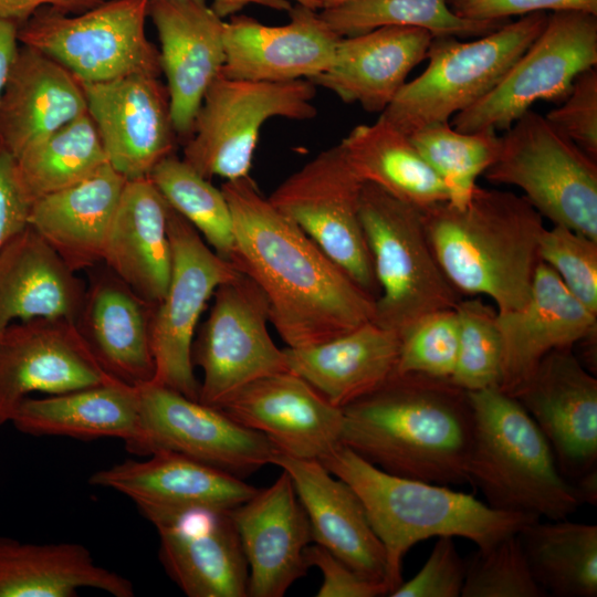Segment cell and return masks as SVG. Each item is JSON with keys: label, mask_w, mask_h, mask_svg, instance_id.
Instances as JSON below:
<instances>
[{"label": "cell", "mask_w": 597, "mask_h": 597, "mask_svg": "<svg viewBox=\"0 0 597 597\" xmlns=\"http://www.w3.org/2000/svg\"><path fill=\"white\" fill-rule=\"evenodd\" d=\"M320 14L341 38L391 25L420 28L433 38L482 36L505 23L461 18L448 0H353Z\"/></svg>", "instance_id": "cell-39"}, {"label": "cell", "mask_w": 597, "mask_h": 597, "mask_svg": "<svg viewBox=\"0 0 597 597\" xmlns=\"http://www.w3.org/2000/svg\"><path fill=\"white\" fill-rule=\"evenodd\" d=\"M400 337L373 321L316 345L283 348L287 370L343 409L396 371Z\"/></svg>", "instance_id": "cell-32"}, {"label": "cell", "mask_w": 597, "mask_h": 597, "mask_svg": "<svg viewBox=\"0 0 597 597\" xmlns=\"http://www.w3.org/2000/svg\"><path fill=\"white\" fill-rule=\"evenodd\" d=\"M500 138L483 176L520 188L542 217L597 241V160L531 109Z\"/></svg>", "instance_id": "cell-8"}, {"label": "cell", "mask_w": 597, "mask_h": 597, "mask_svg": "<svg viewBox=\"0 0 597 597\" xmlns=\"http://www.w3.org/2000/svg\"><path fill=\"white\" fill-rule=\"evenodd\" d=\"M502 339L500 390L513 396L552 350L596 336L597 315L583 305L556 272L540 261L527 303L498 313Z\"/></svg>", "instance_id": "cell-24"}, {"label": "cell", "mask_w": 597, "mask_h": 597, "mask_svg": "<svg viewBox=\"0 0 597 597\" xmlns=\"http://www.w3.org/2000/svg\"><path fill=\"white\" fill-rule=\"evenodd\" d=\"M148 178L168 205L197 229L207 244L230 262L234 249L233 223L222 190L174 154L163 158Z\"/></svg>", "instance_id": "cell-40"}, {"label": "cell", "mask_w": 597, "mask_h": 597, "mask_svg": "<svg viewBox=\"0 0 597 597\" xmlns=\"http://www.w3.org/2000/svg\"><path fill=\"white\" fill-rule=\"evenodd\" d=\"M30 206L13 156L0 148V251L29 226Z\"/></svg>", "instance_id": "cell-50"}, {"label": "cell", "mask_w": 597, "mask_h": 597, "mask_svg": "<svg viewBox=\"0 0 597 597\" xmlns=\"http://www.w3.org/2000/svg\"><path fill=\"white\" fill-rule=\"evenodd\" d=\"M231 509L188 506L140 514L159 536V558L189 597H247L248 564Z\"/></svg>", "instance_id": "cell-17"}, {"label": "cell", "mask_w": 597, "mask_h": 597, "mask_svg": "<svg viewBox=\"0 0 597 597\" xmlns=\"http://www.w3.org/2000/svg\"><path fill=\"white\" fill-rule=\"evenodd\" d=\"M409 138L446 185L448 201L457 207L469 202L478 177L495 160L501 144L495 130L464 133L449 122L425 126Z\"/></svg>", "instance_id": "cell-41"}, {"label": "cell", "mask_w": 597, "mask_h": 597, "mask_svg": "<svg viewBox=\"0 0 597 597\" xmlns=\"http://www.w3.org/2000/svg\"><path fill=\"white\" fill-rule=\"evenodd\" d=\"M112 380L74 322L34 318L0 331V426L11 422L33 392L61 394Z\"/></svg>", "instance_id": "cell-16"}, {"label": "cell", "mask_w": 597, "mask_h": 597, "mask_svg": "<svg viewBox=\"0 0 597 597\" xmlns=\"http://www.w3.org/2000/svg\"><path fill=\"white\" fill-rule=\"evenodd\" d=\"M512 397L536 422L567 480L597 468V379L573 347L548 353Z\"/></svg>", "instance_id": "cell-19"}, {"label": "cell", "mask_w": 597, "mask_h": 597, "mask_svg": "<svg viewBox=\"0 0 597 597\" xmlns=\"http://www.w3.org/2000/svg\"><path fill=\"white\" fill-rule=\"evenodd\" d=\"M296 3L317 9L314 0H294ZM249 4H259L274 10L289 11L292 6L289 0H212V9L221 17L234 14ZM318 10V9H317Z\"/></svg>", "instance_id": "cell-53"}, {"label": "cell", "mask_w": 597, "mask_h": 597, "mask_svg": "<svg viewBox=\"0 0 597 597\" xmlns=\"http://www.w3.org/2000/svg\"><path fill=\"white\" fill-rule=\"evenodd\" d=\"M86 284L30 226L0 251V331L14 322H75Z\"/></svg>", "instance_id": "cell-33"}, {"label": "cell", "mask_w": 597, "mask_h": 597, "mask_svg": "<svg viewBox=\"0 0 597 597\" xmlns=\"http://www.w3.org/2000/svg\"><path fill=\"white\" fill-rule=\"evenodd\" d=\"M139 399L137 387L121 380L25 398L11 423L22 433L70 437L80 440L122 439L129 444L137 434Z\"/></svg>", "instance_id": "cell-34"}, {"label": "cell", "mask_w": 597, "mask_h": 597, "mask_svg": "<svg viewBox=\"0 0 597 597\" xmlns=\"http://www.w3.org/2000/svg\"><path fill=\"white\" fill-rule=\"evenodd\" d=\"M315 96L310 80L260 82L220 74L203 96L182 159L207 179L249 176L264 123L312 119Z\"/></svg>", "instance_id": "cell-9"}, {"label": "cell", "mask_w": 597, "mask_h": 597, "mask_svg": "<svg viewBox=\"0 0 597 597\" xmlns=\"http://www.w3.org/2000/svg\"><path fill=\"white\" fill-rule=\"evenodd\" d=\"M421 211L437 261L461 295H486L498 313L527 303L545 227L524 196L476 186L463 207L443 201Z\"/></svg>", "instance_id": "cell-3"}, {"label": "cell", "mask_w": 597, "mask_h": 597, "mask_svg": "<svg viewBox=\"0 0 597 597\" xmlns=\"http://www.w3.org/2000/svg\"><path fill=\"white\" fill-rule=\"evenodd\" d=\"M154 306L105 264L88 270V283L74 324L103 369L130 386L150 383L155 377Z\"/></svg>", "instance_id": "cell-25"}, {"label": "cell", "mask_w": 597, "mask_h": 597, "mask_svg": "<svg viewBox=\"0 0 597 597\" xmlns=\"http://www.w3.org/2000/svg\"><path fill=\"white\" fill-rule=\"evenodd\" d=\"M148 4L109 0L75 14L42 8L19 24V42L49 55L82 83L160 75L159 51L146 34Z\"/></svg>", "instance_id": "cell-10"}, {"label": "cell", "mask_w": 597, "mask_h": 597, "mask_svg": "<svg viewBox=\"0 0 597 597\" xmlns=\"http://www.w3.org/2000/svg\"><path fill=\"white\" fill-rule=\"evenodd\" d=\"M459 348V323L454 308L432 312L416 322L401 337L396 373L450 379Z\"/></svg>", "instance_id": "cell-44"}, {"label": "cell", "mask_w": 597, "mask_h": 597, "mask_svg": "<svg viewBox=\"0 0 597 597\" xmlns=\"http://www.w3.org/2000/svg\"><path fill=\"white\" fill-rule=\"evenodd\" d=\"M517 535L532 574L547 596H597L595 524L538 520Z\"/></svg>", "instance_id": "cell-37"}, {"label": "cell", "mask_w": 597, "mask_h": 597, "mask_svg": "<svg viewBox=\"0 0 597 597\" xmlns=\"http://www.w3.org/2000/svg\"><path fill=\"white\" fill-rule=\"evenodd\" d=\"M290 21L266 25L247 15L224 24V64L230 78L289 82L312 80L332 64L341 39L317 9L296 3Z\"/></svg>", "instance_id": "cell-23"}, {"label": "cell", "mask_w": 597, "mask_h": 597, "mask_svg": "<svg viewBox=\"0 0 597 597\" xmlns=\"http://www.w3.org/2000/svg\"><path fill=\"white\" fill-rule=\"evenodd\" d=\"M320 462L363 502L385 549L388 596L402 583V561L415 544L431 537L458 536L486 548L540 520L495 510L448 485L390 474L343 444Z\"/></svg>", "instance_id": "cell-4"}, {"label": "cell", "mask_w": 597, "mask_h": 597, "mask_svg": "<svg viewBox=\"0 0 597 597\" xmlns=\"http://www.w3.org/2000/svg\"><path fill=\"white\" fill-rule=\"evenodd\" d=\"M19 24L0 17V101L20 46Z\"/></svg>", "instance_id": "cell-52"}, {"label": "cell", "mask_w": 597, "mask_h": 597, "mask_svg": "<svg viewBox=\"0 0 597 597\" xmlns=\"http://www.w3.org/2000/svg\"><path fill=\"white\" fill-rule=\"evenodd\" d=\"M339 145L364 182L419 209L449 200L446 185L409 136L381 115L373 124L355 126Z\"/></svg>", "instance_id": "cell-36"}, {"label": "cell", "mask_w": 597, "mask_h": 597, "mask_svg": "<svg viewBox=\"0 0 597 597\" xmlns=\"http://www.w3.org/2000/svg\"><path fill=\"white\" fill-rule=\"evenodd\" d=\"M137 390L139 420L135 439L126 446L130 453L147 457L170 450L241 479L272 464L279 453L264 434L241 426L218 407L154 381Z\"/></svg>", "instance_id": "cell-15"}, {"label": "cell", "mask_w": 597, "mask_h": 597, "mask_svg": "<svg viewBox=\"0 0 597 597\" xmlns=\"http://www.w3.org/2000/svg\"><path fill=\"white\" fill-rule=\"evenodd\" d=\"M217 407L281 454L321 461L342 446L343 410L289 370L244 385Z\"/></svg>", "instance_id": "cell-20"}, {"label": "cell", "mask_w": 597, "mask_h": 597, "mask_svg": "<svg viewBox=\"0 0 597 597\" xmlns=\"http://www.w3.org/2000/svg\"><path fill=\"white\" fill-rule=\"evenodd\" d=\"M538 255L568 291L597 315V241L554 224L552 229H544Z\"/></svg>", "instance_id": "cell-45"}, {"label": "cell", "mask_w": 597, "mask_h": 597, "mask_svg": "<svg viewBox=\"0 0 597 597\" xmlns=\"http://www.w3.org/2000/svg\"><path fill=\"white\" fill-rule=\"evenodd\" d=\"M575 481L574 485L582 503L595 505L597 503V468L585 472Z\"/></svg>", "instance_id": "cell-54"}, {"label": "cell", "mask_w": 597, "mask_h": 597, "mask_svg": "<svg viewBox=\"0 0 597 597\" xmlns=\"http://www.w3.org/2000/svg\"><path fill=\"white\" fill-rule=\"evenodd\" d=\"M85 113L82 83L49 55L20 44L0 101V148L15 158Z\"/></svg>", "instance_id": "cell-29"}, {"label": "cell", "mask_w": 597, "mask_h": 597, "mask_svg": "<svg viewBox=\"0 0 597 597\" xmlns=\"http://www.w3.org/2000/svg\"><path fill=\"white\" fill-rule=\"evenodd\" d=\"M104 0H0V17L21 24L42 8L75 14L90 10Z\"/></svg>", "instance_id": "cell-51"}, {"label": "cell", "mask_w": 597, "mask_h": 597, "mask_svg": "<svg viewBox=\"0 0 597 597\" xmlns=\"http://www.w3.org/2000/svg\"><path fill=\"white\" fill-rule=\"evenodd\" d=\"M548 14L522 15L473 41L432 38L426 70L406 82L380 115L407 136L430 124L449 122L501 81L543 31Z\"/></svg>", "instance_id": "cell-7"}, {"label": "cell", "mask_w": 597, "mask_h": 597, "mask_svg": "<svg viewBox=\"0 0 597 597\" xmlns=\"http://www.w3.org/2000/svg\"><path fill=\"white\" fill-rule=\"evenodd\" d=\"M342 410V444L367 462L401 478L469 483L474 413L450 379L395 371Z\"/></svg>", "instance_id": "cell-2"}, {"label": "cell", "mask_w": 597, "mask_h": 597, "mask_svg": "<svg viewBox=\"0 0 597 597\" xmlns=\"http://www.w3.org/2000/svg\"><path fill=\"white\" fill-rule=\"evenodd\" d=\"M432 38L420 28L395 25L341 38L331 66L310 81L344 103L383 113L426 59Z\"/></svg>", "instance_id": "cell-28"}, {"label": "cell", "mask_w": 597, "mask_h": 597, "mask_svg": "<svg viewBox=\"0 0 597 597\" xmlns=\"http://www.w3.org/2000/svg\"><path fill=\"white\" fill-rule=\"evenodd\" d=\"M230 513L248 564V596H284L306 575L305 549L312 541L291 476L282 470L273 484L259 489Z\"/></svg>", "instance_id": "cell-22"}, {"label": "cell", "mask_w": 597, "mask_h": 597, "mask_svg": "<svg viewBox=\"0 0 597 597\" xmlns=\"http://www.w3.org/2000/svg\"><path fill=\"white\" fill-rule=\"evenodd\" d=\"M234 234L230 263L263 292L287 347L324 343L373 321L366 293L245 176L220 188Z\"/></svg>", "instance_id": "cell-1"}, {"label": "cell", "mask_w": 597, "mask_h": 597, "mask_svg": "<svg viewBox=\"0 0 597 597\" xmlns=\"http://www.w3.org/2000/svg\"><path fill=\"white\" fill-rule=\"evenodd\" d=\"M459 17L481 21H506L512 15L541 11H584L597 14V0H448Z\"/></svg>", "instance_id": "cell-49"}, {"label": "cell", "mask_w": 597, "mask_h": 597, "mask_svg": "<svg viewBox=\"0 0 597 597\" xmlns=\"http://www.w3.org/2000/svg\"><path fill=\"white\" fill-rule=\"evenodd\" d=\"M305 557L308 567L316 566L323 577L317 597H378L388 595L387 586L355 572L324 547L307 546Z\"/></svg>", "instance_id": "cell-48"}, {"label": "cell", "mask_w": 597, "mask_h": 597, "mask_svg": "<svg viewBox=\"0 0 597 597\" xmlns=\"http://www.w3.org/2000/svg\"><path fill=\"white\" fill-rule=\"evenodd\" d=\"M474 413L469 483L495 510L563 520L583 504L528 412L499 388L468 391Z\"/></svg>", "instance_id": "cell-5"}, {"label": "cell", "mask_w": 597, "mask_h": 597, "mask_svg": "<svg viewBox=\"0 0 597 597\" xmlns=\"http://www.w3.org/2000/svg\"><path fill=\"white\" fill-rule=\"evenodd\" d=\"M467 570L451 536H440L421 569L402 582L390 597H459Z\"/></svg>", "instance_id": "cell-47"}, {"label": "cell", "mask_w": 597, "mask_h": 597, "mask_svg": "<svg viewBox=\"0 0 597 597\" xmlns=\"http://www.w3.org/2000/svg\"><path fill=\"white\" fill-rule=\"evenodd\" d=\"M454 310L459 348L451 381L465 391L500 388L502 339L496 310L480 298H461Z\"/></svg>", "instance_id": "cell-42"}, {"label": "cell", "mask_w": 597, "mask_h": 597, "mask_svg": "<svg viewBox=\"0 0 597 597\" xmlns=\"http://www.w3.org/2000/svg\"><path fill=\"white\" fill-rule=\"evenodd\" d=\"M177 138L190 137L203 96L224 64L226 21L206 0H149Z\"/></svg>", "instance_id": "cell-21"}, {"label": "cell", "mask_w": 597, "mask_h": 597, "mask_svg": "<svg viewBox=\"0 0 597 597\" xmlns=\"http://www.w3.org/2000/svg\"><path fill=\"white\" fill-rule=\"evenodd\" d=\"M363 185L337 144L290 175L268 198L376 300L380 291L359 216Z\"/></svg>", "instance_id": "cell-12"}, {"label": "cell", "mask_w": 597, "mask_h": 597, "mask_svg": "<svg viewBox=\"0 0 597 597\" xmlns=\"http://www.w3.org/2000/svg\"><path fill=\"white\" fill-rule=\"evenodd\" d=\"M147 460H125L94 472L88 483L130 499L138 511L188 506L233 509L258 488L179 452L158 450Z\"/></svg>", "instance_id": "cell-27"}, {"label": "cell", "mask_w": 597, "mask_h": 597, "mask_svg": "<svg viewBox=\"0 0 597 597\" xmlns=\"http://www.w3.org/2000/svg\"><path fill=\"white\" fill-rule=\"evenodd\" d=\"M206 321L196 332L191 362L203 373L198 400L219 406L244 385L287 370L284 350L272 341L268 301L245 274L217 287Z\"/></svg>", "instance_id": "cell-13"}, {"label": "cell", "mask_w": 597, "mask_h": 597, "mask_svg": "<svg viewBox=\"0 0 597 597\" xmlns=\"http://www.w3.org/2000/svg\"><path fill=\"white\" fill-rule=\"evenodd\" d=\"M272 464L291 476L312 541L362 576L386 585L385 549L356 492L317 460L277 453Z\"/></svg>", "instance_id": "cell-26"}, {"label": "cell", "mask_w": 597, "mask_h": 597, "mask_svg": "<svg viewBox=\"0 0 597 597\" xmlns=\"http://www.w3.org/2000/svg\"><path fill=\"white\" fill-rule=\"evenodd\" d=\"M126 179L108 164L85 179L31 202L29 226L74 272L103 261Z\"/></svg>", "instance_id": "cell-31"}, {"label": "cell", "mask_w": 597, "mask_h": 597, "mask_svg": "<svg viewBox=\"0 0 597 597\" xmlns=\"http://www.w3.org/2000/svg\"><path fill=\"white\" fill-rule=\"evenodd\" d=\"M359 216L380 291L374 323L401 337L423 316L457 306L462 295L437 261L421 209L364 182Z\"/></svg>", "instance_id": "cell-6"}, {"label": "cell", "mask_w": 597, "mask_h": 597, "mask_svg": "<svg viewBox=\"0 0 597 597\" xmlns=\"http://www.w3.org/2000/svg\"><path fill=\"white\" fill-rule=\"evenodd\" d=\"M597 65V14L553 11L532 44L481 100L452 117L459 132L506 130L537 101H563Z\"/></svg>", "instance_id": "cell-11"}, {"label": "cell", "mask_w": 597, "mask_h": 597, "mask_svg": "<svg viewBox=\"0 0 597 597\" xmlns=\"http://www.w3.org/2000/svg\"><path fill=\"white\" fill-rule=\"evenodd\" d=\"M82 86L107 164L126 180L148 177L174 154L177 136L159 75L135 73Z\"/></svg>", "instance_id": "cell-18"}, {"label": "cell", "mask_w": 597, "mask_h": 597, "mask_svg": "<svg viewBox=\"0 0 597 597\" xmlns=\"http://www.w3.org/2000/svg\"><path fill=\"white\" fill-rule=\"evenodd\" d=\"M517 534L479 548L467 559L462 597L547 596L532 574Z\"/></svg>", "instance_id": "cell-43"}, {"label": "cell", "mask_w": 597, "mask_h": 597, "mask_svg": "<svg viewBox=\"0 0 597 597\" xmlns=\"http://www.w3.org/2000/svg\"><path fill=\"white\" fill-rule=\"evenodd\" d=\"M168 216V202L148 177L127 180L103 254L102 263L153 305L171 274Z\"/></svg>", "instance_id": "cell-30"}, {"label": "cell", "mask_w": 597, "mask_h": 597, "mask_svg": "<svg viewBox=\"0 0 597 597\" xmlns=\"http://www.w3.org/2000/svg\"><path fill=\"white\" fill-rule=\"evenodd\" d=\"M314 1L317 6V9L322 10L326 8L336 7V6L353 1V0H314Z\"/></svg>", "instance_id": "cell-55"}, {"label": "cell", "mask_w": 597, "mask_h": 597, "mask_svg": "<svg viewBox=\"0 0 597 597\" xmlns=\"http://www.w3.org/2000/svg\"><path fill=\"white\" fill-rule=\"evenodd\" d=\"M14 161L31 202L85 179L107 164L88 113L28 147Z\"/></svg>", "instance_id": "cell-38"}, {"label": "cell", "mask_w": 597, "mask_h": 597, "mask_svg": "<svg viewBox=\"0 0 597 597\" xmlns=\"http://www.w3.org/2000/svg\"><path fill=\"white\" fill-rule=\"evenodd\" d=\"M94 588L133 597V583L95 563L76 543L30 544L0 538V597H75Z\"/></svg>", "instance_id": "cell-35"}, {"label": "cell", "mask_w": 597, "mask_h": 597, "mask_svg": "<svg viewBox=\"0 0 597 597\" xmlns=\"http://www.w3.org/2000/svg\"><path fill=\"white\" fill-rule=\"evenodd\" d=\"M168 233L172 265L166 293L153 312V381L198 400L200 381L191 362L197 324L217 287L232 280L238 271L170 206Z\"/></svg>", "instance_id": "cell-14"}, {"label": "cell", "mask_w": 597, "mask_h": 597, "mask_svg": "<svg viewBox=\"0 0 597 597\" xmlns=\"http://www.w3.org/2000/svg\"><path fill=\"white\" fill-rule=\"evenodd\" d=\"M563 103L544 117L564 137L597 160V71L579 73Z\"/></svg>", "instance_id": "cell-46"}]
</instances>
